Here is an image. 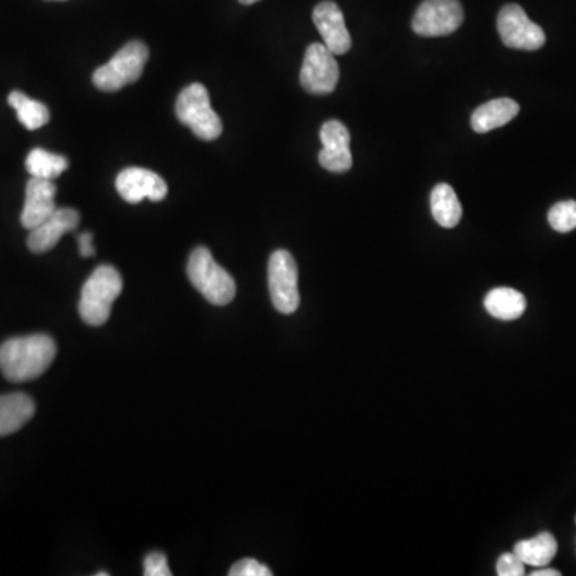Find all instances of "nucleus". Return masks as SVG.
<instances>
[{
  "instance_id": "1",
  "label": "nucleus",
  "mask_w": 576,
  "mask_h": 576,
  "mask_svg": "<svg viewBox=\"0 0 576 576\" xmlns=\"http://www.w3.org/2000/svg\"><path fill=\"white\" fill-rule=\"evenodd\" d=\"M55 356L52 336H16L0 346V372L12 383L36 380L47 372Z\"/></svg>"
},
{
  "instance_id": "2",
  "label": "nucleus",
  "mask_w": 576,
  "mask_h": 576,
  "mask_svg": "<svg viewBox=\"0 0 576 576\" xmlns=\"http://www.w3.org/2000/svg\"><path fill=\"white\" fill-rule=\"evenodd\" d=\"M124 282L116 268L104 264L88 277L80 293L79 312L85 324L92 327L108 322L112 304L119 298Z\"/></svg>"
},
{
  "instance_id": "3",
  "label": "nucleus",
  "mask_w": 576,
  "mask_h": 576,
  "mask_svg": "<svg viewBox=\"0 0 576 576\" xmlns=\"http://www.w3.org/2000/svg\"><path fill=\"white\" fill-rule=\"evenodd\" d=\"M188 277L197 292L215 306H226L236 296V282L226 269L216 263L208 248L197 247L191 253Z\"/></svg>"
},
{
  "instance_id": "4",
  "label": "nucleus",
  "mask_w": 576,
  "mask_h": 576,
  "mask_svg": "<svg viewBox=\"0 0 576 576\" xmlns=\"http://www.w3.org/2000/svg\"><path fill=\"white\" fill-rule=\"evenodd\" d=\"M148 60L149 48L141 40H132L93 72V84L101 92H119L140 79Z\"/></svg>"
},
{
  "instance_id": "5",
  "label": "nucleus",
  "mask_w": 576,
  "mask_h": 576,
  "mask_svg": "<svg viewBox=\"0 0 576 576\" xmlns=\"http://www.w3.org/2000/svg\"><path fill=\"white\" fill-rule=\"evenodd\" d=\"M176 117L181 124L204 141H213L223 133V124L210 103V95L202 84H191L178 95Z\"/></svg>"
},
{
  "instance_id": "6",
  "label": "nucleus",
  "mask_w": 576,
  "mask_h": 576,
  "mask_svg": "<svg viewBox=\"0 0 576 576\" xmlns=\"http://www.w3.org/2000/svg\"><path fill=\"white\" fill-rule=\"evenodd\" d=\"M269 293L272 304L280 314H293L300 306L298 268L295 258L287 250H276L268 264Z\"/></svg>"
},
{
  "instance_id": "7",
  "label": "nucleus",
  "mask_w": 576,
  "mask_h": 576,
  "mask_svg": "<svg viewBox=\"0 0 576 576\" xmlns=\"http://www.w3.org/2000/svg\"><path fill=\"white\" fill-rule=\"evenodd\" d=\"M498 32L506 47L535 52L543 47L546 34L517 4L504 5L498 13Z\"/></svg>"
},
{
  "instance_id": "8",
  "label": "nucleus",
  "mask_w": 576,
  "mask_h": 576,
  "mask_svg": "<svg viewBox=\"0 0 576 576\" xmlns=\"http://www.w3.org/2000/svg\"><path fill=\"white\" fill-rule=\"evenodd\" d=\"M340 80V68L324 44H311L304 53L301 87L311 95H330Z\"/></svg>"
},
{
  "instance_id": "9",
  "label": "nucleus",
  "mask_w": 576,
  "mask_h": 576,
  "mask_svg": "<svg viewBox=\"0 0 576 576\" xmlns=\"http://www.w3.org/2000/svg\"><path fill=\"white\" fill-rule=\"evenodd\" d=\"M463 20L458 0H424L413 16L412 28L418 36H448L460 28Z\"/></svg>"
},
{
  "instance_id": "10",
  "label": "nucleus",
  "mask_w": 576,
  "mask_h": 576,
  "mask_svg": "<svg viewBox=\"0 0 576 576\" xmlns=\"http://www.w3.org/2000/svg\"><path fill=\"white\" fill-rule=\"evenodd\" d=\"M116 188L120 197L128 204H140L141 200L149 199L160 202L167 197L168 186L162 176L148 168H125L117 175Z\"/></svg>"
},
{
  "instance_id": "11",
  "label": "nucleus",
  "mask_w": 576,
  "mask_h": 576,
  "mask_svg": "<svg viewBox=\"0 0 576 576\" xmlns=\"http://www.w3.org/2000/svg\"><path fill=\"white\" fill-rule=\"evenodd\" d=\"M320 141L324 148L319 152V164L332 173H346L352 167V154L349 143L351 135L340 120H328L320 128Z\"/></svg>"
},
{
  "instance_id": "12",
  "label": "nucleus",
  "mask_w": 576,
  "mask_h": 576,
  "mask_svg": "<svg viewBox=\"0 0 576 576\" xmlns=\"http://www.w3.org/2000/svg\"><path fill=\"white\" fill-rule=\"evenodd\" d=\"M312 21L316 24L317 31L324 39L322 44L333 53V55H346L351 50L352 40L346 23H344L341 8L332 2L324 0L316 5L312 12Z\"/></svg>"
},
{
  "instance_id": "13",
  "label": "nucleus",
  "mask_w": 576,
  "mask_h": 576,
  "mask_svg": "<svg viewBox=\"0 0 576 576\" xmlns=\"http://www.w3.org/2000/svg\"><path fill=\"white\" fill-rule=\"evenodd\" d=\"M80 223V215L74 208H56L52 216L44 223L31 229L28 237V247L32 253H47L56 247L61 237L68 232L76 231Z\"/></svg>"
},
{
  "instance_id": "14",
  "label": "nucleus",
  "mask_w": 576,
  "mask_h": 576,
  "mask_svg": "<svg viewBox=\"0 0 576 576\" xmlns=\"http://www.w3.org/2000/svg\"><path fill=\"white\" fill-rule=\"evenodd\" d=\"M55 196L56 186L52 180H40L31 176L26 186V200L21 212L23 228L31 231L44 223L48 216H52L56 210Z\"/></svg>"
},
{
  "instance_id": "15",
  "label": "nucleus",
  "mask_w": 576,
  "mask_h": 576,
  "mask_svg": "<svg viewBox=\"0 0 576 576\" xmlns=\"http://www.w3.org/2000/svg\"><path fill=\"white\" fill-rule=\"evenodd\" d=\"M519 111V103L511 100V98L488 101L472 112V130L477 133L492 132L495 128L503 127V125L509 124L512 119H516Z\"/></svg>"
},
{
  "instance_id": "16",
  "label": "nucleus",
  "mask_w": 576,
  "mask_h": 576,
  "mask_svg": "<svg viewBox=\"0 0 576 576\" xmlns=\"http://www.w3.org/2000/svg\"><path fill=\"white\" fill-rule=\"evenodd\" d=\"M36 413V404L23 392L0 396V437L20 431Z\"/></svg>"
},
{
  "instance_id": "17",
  "label": "nucleus",
  "mask_w": 576,
  "mask_h": 576,
  "mask_svg": "<svg viewBox=\"0 0 576 576\" xmlns=\"http://www.w3.org/2000/svg\"><path fill=\"white\" fill-rule=\"evenodd\" d=\"M484 306L488 314L495 319L516 320L527 309V300L514 288L498 287L485 296Z\"/></svg>"
},
{
  "instance_id": "18",
  "label": "nucleus",
  "mask_w": 576,
  "mask_h": 576,
  "mask_svg": "<svg viewBox=\"0 0 576 576\" xmlns=\"http://www.w3.org/2000/svg\"><path fill=\"white\" fill-rule=\"evenodd\" d=\"M431 212L442 228H455L463 216V207L455 189L447 183L437 184L431 192Z\"/></svg>"
},
{
  "instance_id": "19",
  "label": "nucleus",
  "mask_w": 576,
  "mask_h": 576,
  "mask_svg": "<svg viewBox=\"0 0 576 576\" xmlns=\"http://www.w3.org/2000/svg\"><path fill=\"white\" fill-rule=\"evenodd\" d=\"M514 554L519 556V559L525 565H532V567L543 568L551 562L557 554V541L551 533L541 532L535 538L530 540H522L514 546Z\"/></svg>"
},
{
  "instance_id": "20",
  "label": "nucleus",
  "mask_w": 576,
  "mask_h": 576,
  "mask_svg": "<svg viewBox=\"0 0 576 576\" xmlns=\"http://www.w3.org/2000/svg\"><path fill=\"white\" fill-rule=\"evenodd\" d=\"M68 159L60 154L45 151V149H32L26 157V170L32 178L40 180H55L68 170Z\"/></svg>"
},
{
  "instance_id": "21",
  "label": "nucleus",
  "mask_w": 576,
  "mask_h": 576,
  "mask_svg": "<svg viewBox=\"0 0 576 576\" xmlns=\"http://www.w3.org/2000/svg\"><path fill=\"white\" fill-rule=\"evenodd\" d=\"M8 104L16 111V116L21 124L28 130H37L44 127L50 120V111L47 106L40 101L32 100L23 92H12L8 95Z\"/></svg>"
},
{
  "instance_id": "22",
  "label": "nucleus",
  "mask_w": 576,
  "mask_h": 576,
  "mask_svg": "<svg viewBox=\"0 0 576 576\" xmlns=\"http://www.w3.org/2000/svg\"><path fill=\"white\" fill-rule=\"evenodd\" d=\"M548 221L554 231L562 234L576 229V200H564L551 207Z\"/></svg>"
},
{
  "instance_id": "23",
  "label": "nucleus",
  "mask_w": 576,
  "mask_h": 576,
  "mask_svg": "<svg viewBox=\"0 0 576 576\" xmlns=\"http://www.w3.org/2000/svg\"><path fill=\"white\" fill-rule=\"evenodd\" d=\"M231 576H271L272 572L269 567L261 564L255 559H242L237 564L232 565L229 570Z\"/></svg>"
},
{
  "instance_id": "24",
  "label": "nucleus",
  "mask_w": 576,
  "mask_h": 576,
  "mask_svg": "<svg viewBox=\"0 0 576 576\" xmlns=\"http://www.w3.org/2000/svg\"><path fill=\"white\" fill-rule=\"evenodd\" d=\"M496 573L500 576H522L525 575V564L514 552H508L496 562Z\"/></svg>"
},
{
  "instance_id": "25",
  "label": "nucleus",
  "mask_w": 576,
  "mask_h": 576,
  "mask_svg": "<svg viewBox=\"0 0 576 576\" xmlns=\"http://www.w3.org/2000/svg\"><path fill=\"white\" fill-rule=\"evenodd\" d=\"M144 575L146 576H170L167 557L162 552H151L144 559Z\"/></svg>"
},
{
  "instance_id": "26",
  "label": "nucleus",
  "mask_w": 576,
  "mask_h": 576,
  "mask_svg": "<svg viewBox=\"0 0 576 576\" xmlns=\"http://www.w3.org/2000/svg\"><path fill=\"white\" fill-rule=\"evenodd\" d=\"M79 250H80V256H84V258H92V256L95 255V247H93L92 232H84V234H80Z\"/></svg>"
},
{
  "instance_id": "27",
  "label": "nucleus",
  "mask_w": 576,
  "mask_h": 576,
  "mask_svg": "<svg viewBox=\"0 0 576 576\" xmlns=\"http://www.w3.org/2000/svg\"><path fill=\"white\" fill-rule=\"evenodd\" d=\"M532 576H560V572L559 570H554V568H543V570L533 572Z\"/></svg>"
},
{
  "instance_id": "28",
  "label": "nucleus",
  "mask_w": 576,
  "mask_h": 576,
  "mask_svg": "<svg viewBox=\"0 0 576 576\" xmlns=\"http://www.w3.org/2000/svg\"><path fill=\"white\" fill-rule=\"evenodd\" d=\"M239 2L242 5H252L256 4V2H260V0H239Z\"/></svg>"
},
{
  "instance_id": "29",
  "label": "nucleus",
  "mask_w": 576,
  "mask_h": 576,
  "mask_svg": "<svg viewBox=\"0 0 576 576\" xmlns=\"http://www.w3.org/2000/svg\"><path fill=\"white\" fill-rule=\"evenodd\" d=\"M109 573L106 572H100V573H96V576H108Z\"/></svg>"
},
{
  "instance_id": "30",
  "label": "nucleus",
  "mask_w": 576,
  "mask_h": 576,
  "mask_svg": "<svg viewBox=\"0 0 576 576\" xmlns=\"http://www.w3.org/2000/svg\"><path fill=\"white\" fill-rule=\"evenodd\" d=\"M60 2H61V0H60Z\"/></svg>"
},
{
  "instance_id": "31",
  "label": "nucleus",
  "mask_w": 576,
  "mask_h": 576,
  "mask_svg": "<svg viewBox=\"0 0 576 576\" xmlns=\"http://www.w3.org/2000/svg\"><path fill=\"white\" fill-rule=\"evenodd\" d=\"M576 520V519H575Z\"/></svg>"
}]
</instances>
